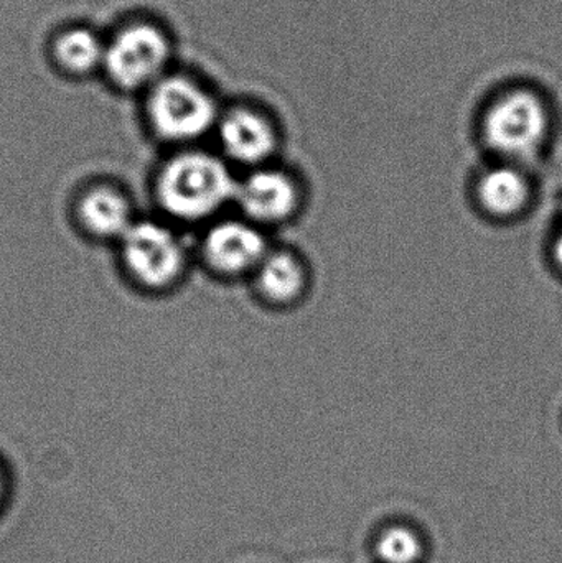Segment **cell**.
<instances>
[{"label": "cell", "mask_w": 562, "mask_h": 563, "mask_svg": "<svg viewBox=\"0 0 562 563\" xmlns=\"http://www.w3.org/2000/svg\"><path fill=\"white\" fill-rule=\"evenodd\" d=\"M76 218L89 236L101 241H121L137 221L129 198L109 185L86 190L76 205Z\"/></svg>", "instance_id": "8"}, {"label": "cell", "mask_w": 562, "mask_h": 563, "mask_svg": "<svg viewBox=\"0 0 562 563\" xmlns=\"http://www.w3.org/2000/svg\"><path fill=\"white\" fill-rule=\"evenodd\" d=\"M238 181L223 161L201 151L174 155L155 178V197L162 210L184 223L217 214L236 197Z\"/></svg>", "instance_id": "1"}, {"label": "cell", "mask_w": 562, "mask_h": 563, "mask_svg": "<svg viewBox=\"0 0 562 563\" xmlns=\"http://www.w3.org/2000/svg\"><path fill=\"white\" fill-rule=\"evenodd\" d=\"M554 260L562 269V230L560 236L557 238V243H554Z\"/></svg>", "instance_id": "14"}, {"label": "cell", "mask_w": 562, "mask_h": 563, "mask_svg": "<svg viewBox=\"0 0 562 563\" xmlns=\"http://www.w3.org/2000/svg\"><path fill=\"white\" fill-rule=\"evenodd\" d=\"M2 476H0V496H2Z\"/></svg>", "instance_id": "15"}, {"label": "cell", "mask_w": 562, "mask_h": 563, "mask_svg": "<svg viewBox=\"0 0 562 563\" xmlns=\"http://www.w3.org/2000/svg\"><path fill=\"white\" fill-rule=\"evenodd\" d=\"M170 56L164 33L148 23L128 26L104 49V65L112 81L124 89H137L157 81Z\"/></svg>", "instance_id": "5"}, {"label": "cell", "mask_w": 562, "mask_h": 563, "mask_svg": "<svg viewBox=\"0 0 562 563\" xmlns=\"http://www.w3.org/2000/svg\"><path fill=\"white\" fill-rule=\"evenodd\" d=\"M375 551L382 563H418L425 548L415 531L392 526L379 534Z\"/></svg>", "instance_id": "13"}, {"label": "cell", "mask_w": 562, "mask_h": 563, "mask_svg": "<svg viewBox=\"0 0 562 563\" xmlns=\"http://www.w3.org/2000/svg\"><path fill=\"white\" fill-rule=\"evenodd\" d=\"M478 197L495 217H514L527 207L530 187L520 172L510 167L494 168L482 177Z\"/></svg>", "instance_id": "10"}, {"label": "cell", "mask_w": 562, "mask_h": 563, "mask_svg": "<svg viewBox=\"0 0 562 563\" xmlns=\"http://www.w3.org/2000/svg\"><path fill=\"white\" fill-rule=\"evenodd\" d=\"M148 119L158 137L168 142H191L211 131L218 121L213 98L181 76L155 82L148 98Z\"/></svg>", "instance_id": "3"}, {"label": "cell", "mask_w": 562, "mask_h": 563, "mask_svg": "<svg viewBox=\"0 0 562 563\" xmlns=\"http://www.w3.org/2000/svg\"><path fill=\"white\" fill-rule=\"evenodd\" d=\"M234 201L250 220L276 223L293 214L297 205L296 185L280 172H254L238 184Z\"/></svg>", "instance_id": "7"}, {"label": "cell", "mask_w": 562, "mask_h": 563, "mask_svg": "<svg viewBox=\"0 0 562 563\" xmlns=\"http://www.w3.org/2000/svg\"><path fill=\"white\" fill-rule=\"evenodd\" d=\"M201 253L214 273L240 276L261 266L267 256L266 240L250 223L221 221L208 231Z\"/></svg>", "instance_id": "6"}, {"label": "cell", "mask_w": 562, "mask_h": 563, "mask_svg": "<svg viewBox=\"0 0 562 563\" xmlns=\"http://www.w3.org/2000/svg\"><path fill=\"white\" fill-rule=\"evenodd\" d=\"M548 114L533 92L518 89L502 96L485 115L484 132L492 148L511 157H530L543 144Z\"/></svg>", "instance_id": "4"}, {"label": "cell", "mask_w": 562, "mask_h": 563, "mask_svg": "<svg viewBox=\"0 0 562 563\" xmlns=\"http://www.w3.org/2000/svg\"><path fill=\"white\" fill-rule=\"evenodd\" d=\"M220 141L224 152L244 165L263 164L277 144L273 124L251 109H234L224 115L220 122Z\"/></svg>", "instance_id": "9"}, {"label": "cell", "mask_w": 562, "mask_h": 563, "mask_svg": "<svg viewBox=\"0 0 562 563\" xmlns=\"http://www.w3.org/2000/svg\"><path fill=\"white\" fill-rule=\"evenodd\" d=\"M306 277L299 261L293 254H267L257 267V287L273 301H293L302 294Z\"/></svg>", "instance_id": "11"}, {"label": "cell", "mask_w": 562, "mask_h": 563, "mask_svg": "<svg viewBox=\"0 0 562 563\" xmlns=\"http://www.w3.org/2000/svg\"><path fill=\"white\" fill-rule=\"evenodd\" d=\"M119 247L129 276L147 290H167L184 279L187 247L178 233L161 221H135Z\"/></svg>", "instance_id": "2"}, {"label": "cell", "mask_w": 562, "mask_h": 563, "mask_svg": "<svg viewBox=\"0 0 562 563\" xmlns=\"http://www.w3.org/2000/svg\"><path fill=\"white\" fill-rule=\"evenodd\" d=\"M104 46L89 30H69L55 46L56 59L69 73H88L104 62Z\"/></svg>", "instance_id": "12"}]
</instances>
